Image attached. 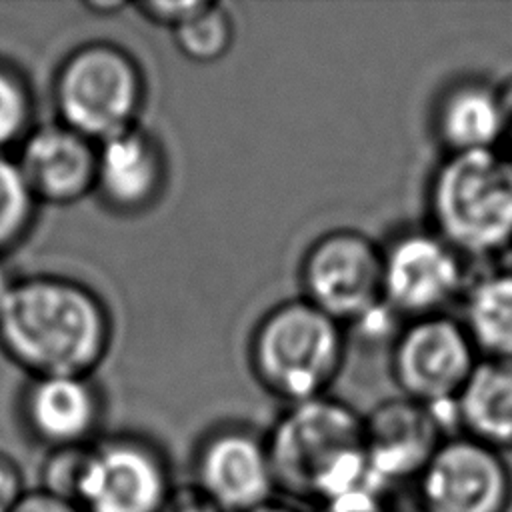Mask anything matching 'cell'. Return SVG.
<instances>
[{
  "instance_id": "cell-1",
  "label": "cell",
  "mask_w": 512,
  "mask_h": 512,
  "mask_svg": "<svg viewBox=\"0 0 512 512\" xmlns=\"http://www.w3.org/2000/svg\"><path fill=\"white\" fill-rule=\"evenodd\" d=\"M112 320L88 286L64 276L16 280L0 312V348L32 374L90 376L106 358Z\"/></svg>"
},
{
  "instance_id": "cell-2",
  "label": "cell",
  "mask_w": 512,
  "mask_h": 512,
  "mask_svg": "<svg viewBox=\"0 0 512 512\" xmlns=\"http://www.w3.org/2000/svg\"><path fill=\"white\" fill-rule=\"evenodd\" d=\"M266 442L278 496L290 502L320 506L364 486L384 488L366 458L362 416L338 398L286 406Z\"/></svg>"
},
{
  "instance_id": "cell-3",
  "label": "cell",
  "mask_w": 512,
  "mask_h": 512,
  "mask_svg": "<svg viewBox=\"0 0 512 512\" xmlns=\"http://www.w3.org/2000/svg\"><path fill=\"white\" fill-rule=\"evenodd\" d=\"M428 228L468 264L512 250V164L500 150L444 154L426 184Z\"/></svg>"
},
{
  "instance_id": "cell-4",
  "label": "cell",
  "mask_w": 512,
  "mask_h": 512,
  "mask_svg": "<svg viewBox=\"0 0 512 512\" xmlns=\"http://www.w3.org/2000/svg\"><path fill=\"white\" fill-rule=\"evenodd\" d=\"M342 362V324L304 298L266 312L250 340L254 376L288 406L324 396Z\"/></svg>"
},
{
  "instance_id": "cell-5",
  "label": "cell",
  "mask_w": 512,
  "mask_h": 512,
  "mask_svg": "<svg viewBox=\"0 0 512 512\" xmlns=\"http://www.w3.org/2000/svg\"><path fill=\"white\" fill-rule=\"evenodd\" d=\"M52 98L58 122L98 144L138 124L146 82L130 52L96 40L60 62Z\"/></svg>"
},
{
  "instance_id": "cell-6",
  "label": "cell",
  "mask_w": 512,
  "mask_h": 512,
  "mask_svg": "<svg viewBox=\"0 0 512 512\" xmlns=\"http://www.w3.org/2000/svg\"><path fill=\"white\" fill-rule=\"evenodd\" d=\"M304 300L334 318L358 326L384 306L382 246L352 228L322 234L300 266Z\"/></svg>"
},
{
  "instance_id": "cell-7",
  "label": "cell",
  "mask_w": 512,
  "mask_h": 512,
  "mask_svg": "<svg viewBox=\"0 0 512 512\" xmlns=\"http://www.w3.org/2000/svg\"><path fill=\"white\" fill-rule=\"evenodd\" d=\"M480 356L460 318L434 314L406 320L394 334L390 372L400 396L430 408H450Z\"/></svg>"
},
{
  "instance_id": "cell-8",
  "label": "cell",
  "mask_w": 512,
  "mask_h": 512,
  "mask_svg": "<svg viewBox=\"0 0 512 512\" xmlns=\"http://www.w3.org/2000/svg\"><path fill=\"white\" fill-rule=\"evenodd\" d=\"M172 488L170 462L158 446L116 434L86 448L74 502L82 512H160Z\"/></svg>"
},
{
  "instance_id": "cell-9",
  "label": "cell",
  "mask_w": 512,
  "mask_h": 512,
  "mask_svg": "<svg viewBox=\"0 0 512 512\" xmlns=\"http://www.w3.org/2000/svg\"><path fill=\"white\" fill-rule=\"evenodd\" d=\"M470 278L468 262L430 228L398 232L382 246V298L404 322L448 314Z\"/></svg>"
},
{
  "instance_id": "cell-10",
  "label": "cell",
  "mask_w": 512,
  "mask_h": 512,
  "mask_svg": "<svg viewBox=\"0 0 512 512\" xmlns=\"http://www.w3.org/2000/svg\"><path fill=\"white\" fill-rule=\"evenodd\" d=\"M416 512H508L506 454L460 432L448 436L414 480Z\"/></svg>"
},
{
  "instance_id": "cell-11",
  "label": "cell",
  "mask_w": 512,
  "mask_h": 512,
  "mask_svg": "<svg viewBox=\"0 0 512 512\" xmlns=\"http://www.w3.org/2000/svg\"><path fill=\"white\" fill-rule=\"evenodd\" d=\"M192 484L224 512H248L276 498L266 436L238 424L208 432L194 450Z\"/></svg>"
},
{
  "instance_id": "cell-12",
  "label": "cell",
  "mask_w": 512,
  "mask_h": 512,
  "mask_svg": "<svg viewBox=\"0 0 512 512\" xmlns=\"http://www.w3.org/2000/svg\"><path fill=\"white\" fill-rule=\"evenodd\" d=\"M364 450L378 484L416 480L436 448L450 436L440 414L406 396L386 398L366 416Z\"/></svg>"
},
{
  "instance_id": "cell-13",
  "label": "cell",
  "mask_w": 512,
  "mask_h": 512,
  "mask_svg": "<svg viewBox=\"0 0 512 512\" xmlns=\"http://www.w3.org/2000/svg\"><path fill=\"white\" fill-rule=\"evenodd\" d=\"M166 180L164 148L140 124L96 144L94 192L116 214L134 216L152 208Z\"/></svg>"
},
{
  "instance_id": "cell-14",
  "label": "cell",
  "mask_w": 512,
  "mask_h": 512,
  "mask_svg": "<svg viewBox=\"0 0 512 512\" xmlns=\"http://www.w3.org/2000/svg\"><path fill=\"white\" fill-rule=\"evenodd\" d=\"M16 164L36 202L74 204L94 192L96 142L62 122L42 124L22 140Z\"/></svg>"
},
{
  "instance_id": "cell-15",
  "label": "cell",
  "mask_w": 512,
  "mask_h": 512,
  "mask_svg": "<svg viewBox=\"0 0 512 512\" xmlns=\"http://www.w3.org/2000/svg\"><path fill=\"white\" fill-rule=\"evenodd\" d=\"M430 132L442 156L498 150L508 138L498 82L474 72L448 80L432 102Z\"/></svg>"
},
{
  "instance_id": "cell-16",
  "label": "cell",
  "mask_w": 512,
  "mask_h": 512,
  "mask_svg": "<svg viewBox=\"0 0 512 512\" xmlns=\"http://www.w3.org/2000/svg\"><path fill=\"white\" fill-rule=\"evenodd\" d=\"M22 420L50 452L84 448L98 440L102 398L90 376L34 378L22 396Z\"/></svg>"
},
{
  "instance_id": "cell-17",
  "label": "cell",
  "mask_w": 512,
  "mask_h": 512,
  "mask_svg": "<svg viewBox=\"0 0 512 512\" xmlns=\"http://www.w3.org/2000/svg\"><path fill=\"white\" fill-rule=\"evenodd\" d=\"M456 432L512 452V360L480 358L452 404Z\"/></svg>"
},
{
  "instance_id": "cell-18",
  "label": "cell",
  "mask_w": 512,
  "mask_h": 512,
  "mask_svg": "<svg viewBox=\"0 0 512 512\" xmlns=\"http://www.w3.org/2000/svg\"><path fill=\"white\" fill-rule=\"evenodd\" d=\"M460 308L478 356L512 360V268H490L470 278Z\"/></svg>"
},
{
  "instance_id": "cell-19",
  "label": "cell",
  "mask_w": 512,
  "mask_h": 512,
  "mask_svg": "<svg viewBox=\"0 0 512 512\" xmlns=\"http://www.w3.org/2000/svg\"><path fill=\"white\" fill-rule=\"evenodd\" d=\"M178 50L196 64H212L228 54L234 42V20L218 2H208L198 14L172 30Z\"/></svg>"
},
{
  "instance_id": "cell-20",
  "label": "cell",
  "mask_w": 512,
  "mask_h": 512,
  "mask_svg": "<svg viewBox=\"0 0 512 512\" xmlns=\"http://www.w3.org/2000/svg\"><path fill=\"white\" fill-rule=\"evenodd\" d=\"M36 204L16 160L0 154V256L28 234Z\"/></svg>"
},
{
  "instance_id": "cell-21",
  "label": "cell",
  "mask_w": 512,
  "mask_h": 512,
  "mask_svg": "<svg viewBox=\"0 0 512 512\" xmlns=\"http://www.w3.org/2000/svg\"><path fill=\"white\" fill-rule=\"evenodd\" d=\"M34 98L26 78L12 66L0 62V154L30 134Z\"/></svg>"
},
{
  "instance_id": "cell-22",
  "label": "cell",
  "mask_w": 512,
  "mask_h": 512,
  "mask_svg": "<svg viewBox=\"0 0 512 512\" xmlns=\"http://www.w3.org/2000/svg\"><path fill=\"white\" fill-rule=\"evenodd\" d=\"M86 448L88 446L50 452L46 462L42 464V472H40L42 484L38 488L74 502Z\"/></svg>"
},
{
  "instance_id": "cell-23",
  "label": "cell",
  "mask_w": 512,
  "mask_h": 512,
  "mask_svg": "<svg viewBox=\"0 0 512 512\" xmlns=\"http://www.w3.org/2000/svg\"><path fill=\"white\" fill-rule=\"evenodd\" d=\"M206 4V0H148L140 2L136 8L150 22L176 30L180 24L198 14Z\"/></svg>"
},
{
  "instance_id": "cell-24",
  "label": "cell",
  "mask_w": 512,
  "mask_h": 512,
  "mask_svg": "<svg viewBox=\"0 0 512 512\" xmlns=\"http://www.w3.org/2000/svg\"><path fill=\"white\" fill-rule=\"evenodd\" d=\"M318 512H394L386 498V488L364 486L318 506Z\"/></svg>"
},
{
  "instance_id": "cell-25",
  "label": "cell",
  "mask_w": 512,
  "mask_h": 512,
  "mask_svg": "<svg viewBox=\"0 0 512 512\" xmlns=\"http://www.w3.org/2000/svg\"><path fill=\"white\" fill-rule=\"evenodd\" d=\"M160 512H224V510L190 482L184 486L174 484Z\"/></svg>"
},
{
  "instance_id": "cell-26",
  "label": "cell",
  "mask_w": 512,
  "mask_h": 512,
  "mask_svg": "<svg viewBox=\"0 0 512 512\" xmlns=\"http://www.w3.org/2000/svg\"><path fill=\"white\" fill-rule=\"evenodd\" d=\"M24 494L26 484L20 466L0 452V512H12Z\"/></svg>"
},
{
  "instance_id": "cell-27",
  "label": "cell",
  "mask_w": 512,
  "mask_h": 512,
  "mask_svg": "<svg viewBox=\"0 0 512 512\" xmlns=\"http://www.w3.org/2000/svg\"><path fill=\"white\" fill-rule=\"evenodd\" d=\"M12 512H82V508L66 498L50 494L42 488L26 490Z\"/></svg>"
},
{
  "instance_id": "cell-28",
  "label": "cell",
  "mask_w": 512,
  "mask_h": 512,
  "mask_svg": "<svg viewBox=\"0 0 512 512\" xmlns=\"http://www.w3.org/2000/svg\"><path fill=\"white\" fill-rule=\"evenodd\" d=\"M248 512H304V510L296 502H290V500H286L282 496H276V498L268 500L266 504L256 506V508H252Z\"/></svg>"
},
{
  "instance_id": "cell-29",
  "label": "cell",
  "mask_w": 512,
  "mask_h": 512,
  "mask_svg": "<svg viewBox=\"0 0 512 512\" xmlns=\"http://www.w3.org/2000/svg\"><path fill=\"white\" fill-rule=\"evenodd\" d=\"M14 282H16V280L10 276L8 268H6V266H4V262L0 260V312H2V308H4L6 300H8L10 292H12Z\"/></svg>"
},
{
  "instance_id": "cell-30",
  "label": "cell",
  "mask_w": 512,
  "mask_h": 512,
  "mask_svg": "<svg viewBox=\"0 0 512 512\" xmlns=\"http://www.w3.org/2000/svg\"><path fill=\"white\" fill-rule=\"evenodd\" d=\"M500 88V96H502V104L506 110V118H508V134L512 132V78H508L506 82L498 84Z\"/></svg>"
},
{
  "instance_id": "cell-31",
  "label": "cell",
  "mask_w": 512,
  "mask_h": 512,
  "mask_svg": "<svg viewBox=\"0 0 512 512\" xmlns=\"http://www.w3.org/2000/svg\"><path fill=\"white\" fill-rule=\"evenodd\" d=\"M122 6L124 4H120V2H90V4H86V8H90L98 16H110L112 12L122 10Z\"/></svg>"
},
{
  "instance_id": "cell-32",
  "label": "cell",
  "mask_w": 512,
  "mask_h": 512,
  "mask_svg": "<svg viewBox=\"0 0 512 512\" xmlns=\"http://www.w3.org/2000/svg\"><path fill=\"white\" fill-rule=\"evenodd\" d=\"M504 154L508 156V160H510V164H512V132L508 134V150H506Z\"/></svg>"
}]
</instances>
